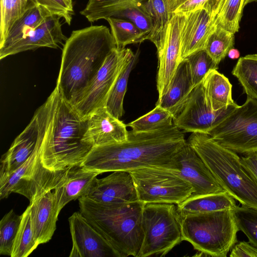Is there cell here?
I'll use <instances>...</instances> for the list:
<instances>
[{"mask_svg": "<svg viewBox=\"0 0 257 257\" xmlns=\"http://www.w3.org/2000/svg\"><path fill=\"white\" fill-rule=\"evenodd\" d=\"M148 8L152 28L147 40L151 41L155 45L158 54L163 48L171 16L166 0H149Z\"/></svg>", "mask_w": 257, "mask_h": 257, "instance_id": "83f0119b", "label": "cell"}, {"mask_svg": "<svg viewBox=\"0 0 257 257\" xmlns=\"http://www.w3.org/2000/svg\"><path fill=\"white\" fill-rule=\"evenodd\" d=\"M42 130L41 162L53 172L80 165L92 146L83 141L86 119L61 96L56 86L39 108Z\"/></svg>", "mask_w": 257, "mask_h": 257, "instance_id": "7a4b0ae2", "label": "cell"}, {"mask_svg": "<svg viewBox=\"0 0 257 257\" xmlns=\"http://www.w3.org/2000/svg\"><path fill=\"white\" fill-rule=\"evenodd\" d=\"M106 20L110 25L111 33L117 48H124L128 44L145 41L144 35L133 22L112 17L108 18Z\"/></svg>", "mask_w": 257, "mask_h": 257, "instance_id": "e575fe53", "label": "cell"}, {"mask_svg": "<svg viewBox=\"0 0 257 257\" xmlns=\"http://www.w3.org/2000/svg\"><path fill=\"white\" fill-rule=\"evenodd\" d=\"M202 84L206 102L212 110L238 105L232 97V85L217 70L210 71Z\"/></svg>", "mask_w": 257, "mask_h": 257, "instance_id": "d4e9b609", "label": "cell"}, {"mask_svg": "<svg viewBox=\"0 0 257 257\" xmlns=\"http://www.w3.org/2000/svg\"><path fill=\"white\" fill-rule=\"evenodd\" d=\"M22 215V221L12 248V257H27L39 245L34 235L29 205Z\"/></svg>", "mask_w": 257, "mask_h": 257, "instance_id": "1f68e13d", "label": "cell"}, {"mask_svg": "<svg viewBox=\"0 0 257 257\" xmlns=\"http://www.w3.org/2000/svg\"><path fill=\"white\" fill-rule=\"evenodd\" d=\"M39 136V116L36 110L28 125L2 155L0 176L13 173L30 157L37 148Z\"/></svg>", "mask_w": 257, "mask_h": 257, "instance_id": "44dd1931", "label": "cell"}, {"mask_svg": "<svg viewBox=\"0 0 257 257\" xmlns=\"http://www.w3.org/2000/svg\"><path fill=\"white\" fill-rule=\"evenodd\" d=\"M227 55L230 59H236L239 58L240 53L237 49L233 48L229 50Z\"/></svg>", "mask_w": 257, "mask_h": 257, "instance_id": "ee69618b", "label": "cell"}, {"mask_svg": "<svg viewBox=\"0 0 257 257\" xmlns=\"http://www.w3.org/2000/svg\"><path fill=\"white\" fill-rule=\"evenodd\" d=\"M219 144L236 153L257 152V99L247 96L208 134Z\"/></svg>", "mask_w": 257, "mask_h": 257, "instance_id": "9c48e42d", "label": "cell"}, {"mask_svg": "<svg viewBox=\"0 0 257 257\" xmlns=\"http://www.w3.org/2000/svg\"><path fill=\"white\" fill-rule=\"evenodd\" d=\"M149 0H89L80 12L90 22L112 17L133 22L147 40L152 23L148 8Z\"/></svg>", "mask_w": 257, "mask_h": 257, "instance_id": "4fadbf2b", "label": "cell"}, {"mask_svg": "<svg viewBox=\"0 0 257 257\" xmlns=\"http://www.w3.org/2000/svg\"><path fill=\"white\" fill-rule=\"evenodd\" d=\"M244 0H224L215 17L216 25L234 34L239 29Z\"/></svg>", "mask_w": 257, "mask_h": 257, "instance_id": "d590c367", "label": "cell"}, {"mask_svg": "<svg viewBox=\"0 0 257 257\" xmlns=\"http://www.w3.org/2000/svg\"><path fill=\"white\" fill-rule=\"evenodd\" d=\"M182 240L190 242L200 256L226 257L237 242L239 230L233 209L181 217Z\"/></svg>", "mask_w": 257, "mask_h": 257, "instance_id": "8992f818", "label": "cell"}, {"mask_svg": "<svg viewBox=\"0 0 257 257\" xmlns=\"http://www.w3.org/2000/svg\"><path fill=\"white\" fill-rule=\"evenodd\" d=\"M230 257H257V247L249 241H240L231 248Z\"/></svg>", "mask_w": 257, "mask_h": 257, "instance_id": "b9f144b4", "label": "cell"}, {"mask_svg": "<svg viewBox=\"0 0 257 257\" xmlns=\"http://www.w3.org/2000/svg\"><path fill=\"white\" fill-rule=\"evenodd\" d=\"M234 44V34L216 25L208 37L204 49L219 64L233 48Z\"/></svg>", "mask_w": 257, "mask_h": 257, "instance_id": "836d02e7", "label": "cell"}, {"mask_svg": "<svg viewBox=\"0 0 257 257\" xmlns=\"http://www.w3.org/2000/svg\"><path fill=\"white\" fill-rule=\"evenodd\" d=\"M177 206L181 217L224 209L234 210L237 206L235 199L226 192L190 197Z\"/></svg>", "mask_w": 257, "mask_h": 257, "instance_id": "484cf974", "label": "cell"}, {"mask_svg": "<svg viewBox=\"0 0 257 257\" xmlns=\"http://www.w3.org/2000/svg\"><path fill=\"white\" fill-rule=\"evenodd\" d=\"M239 230L257 247V208L241 205L234 210Z\"/></svg>", "mask_w": 257, "mask_h": 257, "instance_id": "ab89813d", "label": "cell"}, {"mask_svg": "<svg viewBox=\"0 0 257 257\" xmlns=\"http://www.w3.org/2000/svg\"><path fill=\"white\" fill-rule=\"evenodd\" d=\"M78 200L80 212L117 257H138L144 238L142 218L145 203H100L84 196Z\"/></svg>", "mask_w": 257, "mask_h": 257, "instance_id": "277c9868", "label": "cell"}, {"mask_svg": "<svg viewBox=\"0 0 257 257\" xmlns=\"http://www.w3.org/2000/svg\"><path fill=\"white\" fill-rule=\"evenodd\" d=\"M135 54L129 48L111 51L94 77L70 103L82 118L86 119L96 109L105 107L115 81Z\"/></svg>", "mask_w": 257, "mask_h": 257, "instance_id": "8fae6325", "label": "cell"}, {"mask_svg": "<svg viewBox=\"0 0 257 257\" xmlns=\"http://www.w3.org/2000/svg\"><path fill=\"white\" fill-rule=\"evenodd\" d=\"M31 224L35 239L38 244L48 242L56 229L60 213L54 190H48L30 202Z\"/></svg>", "mask_w": 257, "mask_h": 257, "instance_id": "7402d4cb", "label": "cell"}, {"mask_svg": "<svg viewBox=\"0 0 257 257\" xmlns=\"http://www.w3.org/2000/svg\"><path fill=\"white\" fill-rule=\"evenodd\" d=\"M184 59L189 64L194 87L202 82L210 71L218 68V64L205 49L194 52Z\"/></svg>", "mask_w": 257, "mask_h": 257, "instance_id": "74e56055", "label": "cell"}, {"mask_svg": "<svg viewBox=\"0 0 257 257\" xmlns=\"http://www.w3.org/2000/svg\"><path fill=\"white\" fill-rule=\"evenodd\" d=\"M173 124L172 114L159 105H156L150 112L126 125L131 127L135 133H143L157 131Z\"/></svg>", "mask_w": 257, "mask_h": 257, "instance_id": "d6a6232c", "label": "cell"}, {"mask_svg": "<svg viewBox=\"0 0 257 257\" xmlns=\"http://www.w3.org/2000/svg\"><path fill=\"white\" fill-rule=\"evenodd\" d=\"M247 96L257 99V54L239 58L232 71Z\"/></svg>", "mask_w": 257, "mask_h": 257, "instance_id": "f546056e", "label": "cell"}, {"mask_svg": "<svg viewBox=\"0 0 257 257\" xmlns=\"http://www.w3.org/2000/svg\"><path fill=\"white\" fill-rule=\"evenodd\" d=\"M181 44V59L204 49L207 40L216 25L215 18L205 10L176 14Z\"/></svg>", "mask_w": 257, "mask_h": 257, "instance_id": "2e32d148", "label": "cell"}, {"mask_svg": "<svg viewBox=\"0 0 257 257\" xmlns=\"http://www.w3.org/2000/svg\"><path fill=\"white\" fill-rule=\"evenodd\" d=\"M116 47L109 28L90 26L74 30L62 49L56 87L70 103L87 85Z\"/></svg>", "mask_w": 257, "mask_h": 257, "instance_id": "3957f363", "label": "cell"}, {"mask_svg": "<svg viewBox=\"0 0 257 257\" xmlns=\"http://www.w3.org/2000/svg\"><path fill=\"white\" fill-rule=\"evenodd\" d=\"M138 52L123 68L109 94L105 107L116 118L119 119L123 114V102L126 91L127 82L131 72L136 62Z\"/></svg>", "mask_w": 257, "mask_h": 257, "instance_id": "4dcf8cb0", "label": "cell"}, {"mask_svg": "<svg viewBox=\"0 0 257 257\" xmlns=\"http://www.w3.org/2000/svg\"><path fill=\"white\" fill-rule=\"evenodd\" d=\"M224 0H166L168 12L173 14L184 13L199 9L205 10L215 18Z\"/></svg>", "mask_w": 257, "mask_h": 257, "instance_id": "f35d334b", "label": "cell"}, {"mask_svg": "<svg viewBox=\"0 0 257 257\" xmlns=\"http://www.w3.org/2000/svg\"><path fill=\"white\" fill-rule=\"evenodd\" d=\"M39 5L46 7L53 15L63 18L69 25L74 14L72 1L69 0H37Z\"/></svg>", "mask_w": 257, "mask_h": 257, "instance_id": "60d3db41", "label": "cell"}, {"mask_svg": "<svg viewBox=\"0 0 257 257\" xmlns=\"http://www.w3.org/2000/svg\"><path fill=\"white\" fill-rule=\"evenodd\" d=\"M187 142L226 192L241 205L257 208V181L244 167L237 153L206 134L193 133Z\"/></svg>", "mask_w": 257, "mask_h": 257, "instance_id": "5b68a950", "label": "cell"}, {"mask_svg": "<svg viewBox=\"0 0 257 257\" xmlns=\"http://www.w3.org/2000/svg\"><path fill=\"white\" fill-rule=\"evenodd\" d=\"M0 44L14 23L29 10L39 4L37 0H0Z\"/></svg>", "mask_w": 257, "mask_h": 257, "instance_id": "f1b7e54d", "label": "cell"}, {"mask_svg": "<svg viewBox=\"0 0 257 257\" xmlns=\"http://www.w3.org/2000/svg\"><path fill=\"white\" fill-rule=\"evenodd\" d=\"M60 17L52 15L39 26L26 33L22 38L9 47L0 49V59L28 50L42 47L56 49L67 38L63 34Z\"/></svg>", "mask_w": 257, "mask_h": 257, "instance_id": "d6986e66", "label": "cell"}, {"mask_svg": "<svg viewBox=\"0 0 257 257\" xmlns=\"http://www.w3.org/2000/svg\"><path fill=\"white\" fill-rule=\"evenodd\" d=\"M194 88L188 62L182 60L163 95L156 105L169 111L172 114L187 98Z\"/></svg>", "mask_w": 257, "mask_h": 257, "instance_id": "cb8c5ba5", "label": "cell"}, {"mask_svg": "<svg viewBox=\"0 0 257 257\" xmlns=\"http://www.w3.org/2000/svg\"><path fill=\"white\" fill-rule=\"evenodd\" d=\"M128 171L133 179L139 201L144 203L177 205L193 193L190 184L172 170L146 167Z\"/></svg>", "mask_w": 257, "mask_h": 257, "instance_id": "30bf717a", "label": "cell"}, {"mask_svg": "<svg viewBox=\"0 0 257 257\" xmlns=\"http://www.w3.org/2000/svg\"><path fill=\"white\" fill-rule=\"evenodd\" d=\"M240 159L244 167L257 181V152L246 154Z\"/></svg>", "mask_w": 257, "mask_h": 257, "instance_id": "7bdbcfd3", "label": "cell"}, {"mask_svg": "<svg viewBox=\"0 0 257 257\" xmlns=\"http://www.w3.org/2000/svg\"><path fill=\"white\" fill-rule=\"evenodd\" d=\"M40 136L37 148L30 157L10 174L0 176V199L7 198L12 193L21 194L32 202L48 190H54L69 170L53 172L41 162L42 130L39 110Z\"/></svg>", "mask_w": 257, "mask_h": 257, "instance_id": "ba28073f", "label": "cell"}, {"mask_svg": "<svg viewBox=\"0 0 257 257\" xmlns=\"http://www.w3.org/2000/svg\"><path fill=\"white\" fill-rule=\"evenodd\" d=\"M126 127L105 107L99 108L86 119L83 141L93 147L122 143L128 139Z\"/></svg>", "mask_w": 257, "mask_h": 257, "instance_id": "ac0fdd59", "label": "cell"}, {"mask_svg": "<svg viewBox=\"0 0 257 257\" xmlns=\"http://www.w3.org/2000/svg\"><path fill=\"white\" fill-rule=\"evenodd\" d=\"M142 226L144 238L138 257L163 256L182 241L181 216L175 204L145 203Z\"/></svg>", "mask_w": 257, "mask_h": 257, "instance_id": "52a82bcc", "label": "cell"}, {"mask_svg": "<svg viewBox=\"0 0 257 257\" xmlns=\"http://www.w3.org/2000/svg\"><path fill=\"white\" fill-rule=\"evenodd\" d=\"M53 15L44 6L38 5L27 11L9 31L0 49H5L20 40L28 32L39 26L47 17Z\"/></svg>", "mask_w": 257, "mask_h": 257, "instance_id": "4316f807", "label": "cell"}, {"mask_svg": "<svg viewBox=\"0 0 257 257\" xmlns=\"http://www.w3.org/2000/svg\"><path fill=\"white\" fill-rule=\"evenodd\" d=\"M237 106H229L218 111L208 105L202 82L195 86L173 115V124L185 132L208 134Z\"/></svg>", "mask_w": 257, "mask_h": 257, "instance_id": "7c38bea8", "label": "cell"}, {"mask_svg": "<svg viewBox=\"0 0 257 257\" xmlns=\"http://www.w3.org/2000/svg\"><path fill=\"white\" fill-rule=\"evenodd\" d=\"M186 142L174 124L153 132L132 131L123 143L92 147L81 166L100 174L146 167L174 170L175 157Z\"/></svg>", "mask_w": 257, "mask_h": 257, "instance_id": "6da1fadb", "label": "cell"}, {"mask_svg": "<svg viewBox=\"0 0 257 257\" xmlns=\"http://www.w3.org/2000/svg\"><path fill=\"white\" fill-rule=\"evenodd\" d=\"M22 215L13 209L7 213L0 221V254L11 255L13 244L18 232Z\"/></svg>", "mask_w": 257, "mask_h": 257, "instance_id": "8d00e7d4", "label": "cell"}, {"mask_svg": "<svg viewBox=\"0 0 257 257\" xmlns=\"http://www.w3.org/2000/svg\"><path fill=\"white\" fill-rule=\"evenodd\" d=\"M72 247L70 257H117L101 235L79 212L68 218Z\"/></svg>", "mask_w": 257, "mask_h": 257, "instance_id": "9a60e30c", "label": "cell"}, {"mask_svg": "<svg viewBox=\"0 0 257 257\" xmlns=\"http://www.w3.org/2000/svg\"><path fill=\"white\" fill-rule=\"evenodd\" d=\"M157 55L158 67L156 81L158 98H160L166 92L182 61L178 17L176 14L171 16L163 48Z\"/></svg>", "mask_w": 257, "mask_h": 257, "instance_id": "ffe728a7", "label": "cell"}, {"mask_svg": "<svg viewBox=\"0 0 257 257\" xmlns=\"http://www.w3.org/2000/svg\"><path fill=\"white\" fill-rule=\"evenodd\" d=\"M69 1H72V0H69Z\"/></svg>", "mask_w": 257, "mask_h": 257, "instance_id": "f6af8a7d", "label": "cell"}, {"mask_svg": "<svg viewBox=\"0 0 257 257\" xmlns=\"http://www.w3.org/2000/svg\"><path fill=\"white\" fill-rule=\"evenodd\" d=\"M112 172L101 179L96 177L84 196L100 203H123L139 201L130 173L127 171Z\"/></svg>", "mask_w": 257, "mask_h": 257, "instance_id": "e0dca14e", "label": "cell"}, {"mask_svg": "<svg viewBox=\"0 0 257 257\" xmlns=\"http://www.w3.org/2000/svg\"><path fill=\"white\" fill-rule=\"evenodd\" d=\"M176 167L172 170L192 186L190 197L225 192L207 165L189 144H185L175 157Z\"/></svg>", "mask_w": 257, "mask_h": 257, "instance_id": "5bb4252c", "label": "cell"}, {"mask_svg": "<svg viewBox=\"0 0 257 257\" xmlns=\"http://www.w3.org/2000/svg\"><path fill=\"white\" fill-rule=\"evenodd\" d=\"M100 173L83 168L81 165L68 170L54 192L59 211L69 202L85 196L94 179Z\"/></svg>", "mask_w": 257, "mask_h": 257, "instance_id": "603a6c76", "label": "cell"}]
</instances>
